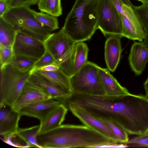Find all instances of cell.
<instances>
[{"label":"cell","mask_w":148,"mask_h":148,"mask_svg":"<svg viewBox=\"0 0 148 148\" xmlns=\"http://www.w3.org/2000/svg\"><path fill=\"white\" fill-rule=\"evenodd\" d=\"M33 73L41 77L55 85L66 91L72 92L70 77L60 68L58 70L46 71L40 70H32Z\"/></svg>","instance_id":"cell-18"},{"label":"cell","mask_w":148,"mask_h":148,"mask_svg":"<svg viewBox=\"0 0 148 148\" xmlns=\"http://www.w3.org/2000/svg\"><path fill=\"white\" fill-rule=\"evenodd\" d=\"M68 110L63 104L61 103L40 123L38 134L54 129L62 125Z\"/></svg>","instance_id":"cell-19"},{"label":"cell","mask_w":148,"mask_h":148,"mask_svg":"<svg viewBox=\"0 0 148 148\" xmlns=\"http://www.w3.org/2000/svg\"><path fill=\"white\" fill-rule=\"evenodd\" d=\"M118 12L124 16L137 31L145 38V34L134 5L130 0H110Z\"/></svg>","instance_id":"cell-17"},{"label":"cell","mask_w":148,"mask_h":148,"mask_svg":"<svg viewBox=\"0 0 148 148\" xmlns=\"http://www.w3.org/2000/svg\"><path fill=\"white\" fill-rule=\"evenodd\" d=\"M68 109L84 125L112 140L116 143H120L110 129L100 119L79 108L71 107Z\"/></svg>","instance_id":"cell-9"},{"label":"cell","mask_w":148,"mask_h":148,"mask_svg":"<svg viewBox=\"0 0 148 148\" xmlns=\"http://www.w3.org/2000/svg\"><path fill=\"white\" fill-rule=\"evenodd\" d=\"M55 61V60L51 54L46 50L42 57L36 62L32 70H36L40 67L52 64Z\"/></svg>","instance_id":"cell-30"},{"label":"cell","mask_w":148,"mask_h":148,"mask_svg":"<svg viewBox=\"0 0 148 148\" xmlns=\"http://www.w3.org/2000/svg\"><path fill=\"white\" fill-rule=\"evenodd\" d=\"M144 31L145 37L143 42L148 48V2L138 6H134Z\"/></svg>","instance_id":"cell-25"},{"label":"cell","mask_w":148,"mask_h":148,"mask_svg":"<svg viewBox=\"0 0 148 148\" xmlns=\"http://www.w3.org/2000/svg\"><path fill=\"white\" fill-rule=\"evenodd\" d=\"M37 139L41 148H97L117 144L85 125H61L38 134Z\"/></svg>","instance_id":"cell-1"},{"label":"cell","mask_w":148,"mask_h":148,"mask_svg":"<svg viewBox=\"0 0 148 148\" xmlns=\"http://www.w3.org/2000/svg\"><path fill=\"white\" fill-rule=\"evenodd\" d=\"M16 32L12 24L0 17V46L12 48Z\"/></svg>","instance_id":"cell-21"},{"label":"cell","mask_w":148,"mask_h":148,"mask_svg":"<svg viewBox=\"0 0 148 148\" xmlns=\"http://www.w3.org/2000/svg\"><path fill=\"white\" fill-rule=\"evenodd\" d=\"M37 4L41 12L57 17L62 14L61 0H39Z\"/></svg>","instance_id":"cell-23"},{"label":"cell","mask_w":148,"mask_h":148,"mask_svg":"<svg viewBox=\"0 0 148 148\" xmlns=\"http://www.w3.org/2000/svg\"><path fill=\"white\" fill-rule=\"evenodd\" d=\"M140 1L143 3H147L148 2V0H136Z\"/></svg>","instance_id":"cell-35"},{"label":"cell","mask_w":148,"mask_h":148,"mask_svg":"<svg viewBox=\"0 0 148 148\" xmlns=\"http://www.w3.org/2000/svg\"><path fill=\"white\" fill-rule=\"evenodd\" d=\"M46 50L56 60L54 62L68 76L73 75L72 58L75 42L61 29L51 33L44 42Z\"/></svg>","instance_id":"cell-4"},{"label":"cell","mask_w":148,"mask_h":148,"mask_svg":"<svg viewBox=\"0 0 148 148\" xmlns=\"http://www.w3.org/2000/svg\"><path fill=\"white\" fill-rule=\"evenodd\" d=\"M128 60L132 71L136 75H140L148 61V48L143 42L134 41L130 49Z\"/></svg>","instance_id":"cell-15"},{"label":"cell","mask_w":148,"mask_h":148,"mask_svg":"<svg viewBox=\"0 0 148 148\" xmlns=\"http://www.w3.org/2000/svg\"><path fill=\"white\" fill-rule=\"evenodd\" d=\"M35 19L42 25L53 31L59 29V24L57 17L42 12H38L34 10Z\"/></svg>","instance_id":"cell-26"},{"label":"cell","mask_w":148,"mask_h":148,"mask_svg":"<svg viewBox=\"0 0 148 148\" xmlns=\"http://www.w3.org/2000/svg\"><path fill=\"white\" fill-rule=\"evenodd\" d=\"M21 116L18 112L7 105L0 106V135L3 141L16 134Z\"/></svg>","instance_id":"cell-10"},{"label":"cell","mask_w":148,"mask_h":148,"mask_svg":"<svg viewBox=\"0 0 148 148\" xmlns=\"http://www.w3.org/2000/svg\"><path fill=\"white\" fill-rule=\"evenodd\" d=\"M36 62L26 58L14 56L10 64L19 72L26 73L32 70Z\"/></svg>","instance_id":"cell-24"},{"label":"cell","mask_w":148,"mask_h":148,"mask_svg":"<svg viewBox=\"0 0 148 148\" xmlns=\"http://www.w3.org/2000/svg\"><path fill=\"white\" fill-rule=\"evenodd\" d=\"M118 35L108 37L104 47V57L108 69L110 71L116 70L120 59L122 49L121 40Z\"/></svg>","instance_id":"cell-13"},{"label":"cell","mask_w":148,"mask_h":148,"mask_svg":"<svg viewBox=\"0 0 148 148\" xmlns=\"http://www.w3.org/2000/svg\"><path fill=\"white\" fill-rule=\"evenodd\" d=\"M27 81L49 95L51 98L62 103L69 97L72 92L65 90L47 80L33 73Z\"/></svg>","instance_id":"cell-14"},{"label":"cell","mask_w":148,"mask_h":148,"mask_svg":"<svg viewBox=\"0 0 148 148\" xmlns=\"http://www.w3.org/2000/svg\"><path fill=\"white\" fill-rule=\"evenodd\" d=\"M14 56L37 61L45 53L44 42L21 30L17 31L12 47Z\"/></svg>","instance_id":"cell-8"},{"label":"cell","mask_w":148,"mask_h":148,"mask_svg":"<svg viewBox=\"0 0 148 148\" xmlns=\"http://www.w3.org/2000/svg\"><path fill=\"white\" fill-rule=\"evenodd\" d=\"M100 0H76L62 29L73 42L90 39L98 29Z\"/></svg>","instance_id":"cell-2"},{"label":"cell","mask_w":148,"mask_h":148,"mask_svg":"<svg viewBox=\"0 0 148 148\" xmlns=\"http://www.w3.org/2000/svg\"><path fill=\"white\" fill-rule=\"evenodd\" d=\"M125 144L128 147H148V134L137 135Z\"/></svg>","instance_id":"cell-29"},{"label":"cell","mask_w":148,"mask_h":148,"mask_svg":"<svg viewBox=\"0 0 148 148\" xmlns=\"http://www.w3.org/2000/svg\"><path fill=\"white\" fill-rule=\"evenodd\" d=\"M52 98L30 104L22 108L18 111L21 115L33 117L42 122L60 103Z\"/></svg>","instance_id":"cell-12"},{"label":"cell","mask_w":148,"mask_h":148,"mask_svg":"<svg viewBox=\"0 0 148 148\" xmlns=\"http://www.w3.org/2000/svg\"><path fill=\"white\" fill-rule=\"evenodd\" d=\"M40 125L24 128H18L16 133L17 136L24 141L28 147L41 148L38 145L37 136Z\"/></svg>","instance_id":"cell-22"},{"label":"cell","mask_w":148,"mask_h":148,"mask_svg":"<svg viewBox=\"0 0 148 148\" xmlns=\"http://www.w3.org/2000/svg\"><path fill=\"white\" fill-rule=\"evenodd\" d=\"M59 68V66L54 62L52 64L40 67L36 70L46 71H57Z\"/></svg>","instance_id":"cell-32"},{"label":"cell","mask_w":148,"mask_h":148,"mask_svg":"<svg viewBox=\"0 0 148 148\" xmlns=\"http://www.w3.org/2000/svg\"><path fill=\"white\" fill-rule=\"evenodd\" d=\"M100 119L110 129L120 143L126 144L128 142L129 140L128 133L122 127L113 122L105 119Z\"/></svg>","instance_id":"cell-27"},{"label":"cell","mask_w":148,"mask_h":148,"mask_svg":"<svg viewBox=\"0 0 148 148\" xmlns=\"http://www.w3.org/2000/svg\"><path fill=\"white\" fill-rule=\"evenodd\" d=\"M147 134H148V132H147Z\"/></svg>","instance_id":"cell-36"},{"label":"cell","mask_w":148,"mask_h":148,"mask_svg":"<svg viewBox=\"0 0 148 148\" xmlns=\"http://www.w3.org/2000/svg\"><path fill=\"white\" fill-rule=\"evenodd\" d=\"M88 51L87 44L84 42L75 43L72 58L73 75L78 71L88 62Z\"/></svg>","instance_id":"cell-20"},{"label":"cell","mask_w":148,"mask_h":148,"mask_svg":"<svg viewBox=\"0 0 148 148\" xmlns=\"http://www.w3.org/2000/svg\"><path fill=\"white\" fill-rule=\"evenodd\" d=\"M0 70V106L6 104L12 108L31 73L19 72L10 64Z\"/></svg>","instance_id":"cell-6"},{"label":"cell","mask_w":148,"mask_h":148,"mask_svg":"<svg viewBox=\"0 0 148 148\" xmlns=\"http://www.w3.org/2000/svg\"><path fill=\"white\" fill-rule=\"evenodd\" d=\"M34 10L26 6L12 8L2 17L16 31L21 30L44 42L53 30L39 23L34 16Z\"/></svg>","instance_id":"cell-3"},{"label":"cell","mask_w":148,"mask_h":148,"mask_svg":"<svg viewBox=\"0 0 148 148\" xmlns=\"http://www.w3.org/2000/svg\"><path fill=\"white\" fill-rule=\"evenodd\" d=\"M144 88L145 90L146 96L148 97V78L145 82L144 84Z\"/></svg>","instance_id":"cell-34"},{"label":"cell","mask_w":148,"mask_h":148,"mask_svg":"<svg viewBox=\"0 0 148 148\" xmlns=\"http://www.w3.org/2000/svg\"><path fill=\"white\" fill-rule=\"evenodd\" d=\"M51 98V97L48 94L27 81L12 108L18 112L22 108L28 105Z\"/></svg>","instance_id":"cell-11"},{"label":"cell","mask_w":148,"mask_h":148,"mask_svg":"<svg viewBox=\"0 0 148 148\" xmlns=\"http://www.w3.org/2000/svg\"><path fill=\"white\" fill-rule=\"evenodd\" d=\"M14 56L12 47L0 46V68L10 64Z\"/></svg>","instance_id":"cell-28"},{"label":"cell","mask_w":148,"mask_h":148,"mask_svg":"<svg viewBox=\"0 0 148 148\" xmlns=\"http://www.w3.org/2000/svg\"><path fill=\"white\" fill-rule=\"evenodd\" d=\"M98 29L106 37L118 35L123 37L121 14L110 0H100Z\"/></svg>","instance_id":"cell-7"},{"label":"cell","mask_w":148,"mask_h":148,"mask_svg":"<svg viewBox=\"0 0 148 148\" xmlns=\"http://www.w3.org/2000/svg\"><path fill=\"white\" fill-rule=\"evenodd\" d=\"M8 9L7 0H0V17H2Z\"/></svg>","instance_id":"cell-33"},{"label":"cell","mask_w":148,"mask_h":148,"mask_svg":"<svg viewBox=\"0 0 148 148\" xmlns=\"http://www.w3.org/2000/svg\"><path fill=\"white\" fill-rule=\"evenodd\" d=\"M99 75L106 95L119 97L129 93L127 90L121 86L111 75L108 69L99 66Z\"/></svg>","instance_id":"cell-16"},{"label":"cell","mask_w":148,"mask_h":148,"mask_svg":"<svg viewBox=\"0 0 148 148\" xmlns=\"http://www.w3.org/2000/svg\"><path fill=\"white\" fill-rule=\"evenodd\" d=\"M7 1L9 9L12 8L20 6L29 7L30 6L37 4L39 0H7Z\"/></svg>","instance_id":"cell-31"},{"label":"cell","mask_w":148,"mask_h":148,"mask_svg":"<svg viewBox=\"0 0 148 148\" xmlns=\"http://www.w3.org/2000/svg\"><path fill=\"white\" fill-rule=\"evenodd\" d=\"M99 66L88 61L70 77L72 92L94 95H105L99 75Z\"/></svg>","instance_id":"cell-5"}]
</instances>
